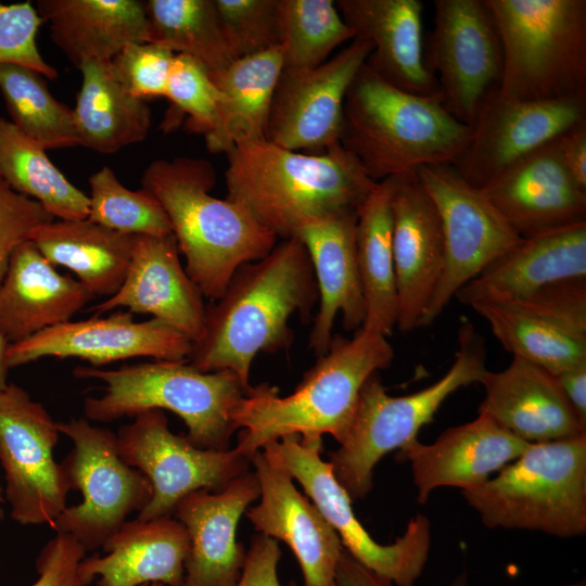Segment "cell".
<instances>
[{
  "mask_svg": "<svg viewBox=\"0 0 586 586\" xmlns=\"http://www.w3.org/2000/svg\"><path fill=\"white\" fill-rule=\"evenodd\" d=\"M173 233L135 235L126 277L115 294L90 309L149 314L196 342L204 328V296L180 263Z\"/></svg>",
  "mask_w": 586,
  "mask_h": 586,
  "instance_id": "obj_20",
  "label": "cell"
},
{
  "mask_svg": "<svg viewBox=\"0 0 586 586\" xmlns=\"http://www.w3.org/2000/svg\"><path fill=\"white\" fill-rule=\"evenodd\" d=\"M148 41L201 63L208 74L237 60L214 0H148Z\"/></svg>",
  "mask_w": 586,
  "mask_h": 586,
  "instance_id": "obj_37",
  "label": "cell"
},
{
  "mask_svg": "<svg viewBox=\"0 0 586 586\" xmlns=\"http://www.w3.org/2000/svg\"><path fill=\"white\" fill-rule=\"evenodd\" d=\"M4 501V495H3V486L0 482V521L3 518V509H2V502Z\"/></svg>",
  "mask_w": 586,
  "mask_h": 586,
  "instance_id": "obj_55",
  "label": "cell"
},
{
  "mask_svg": "<svg viewBox=\"0 0 586 586\" xmlns=\"http://www.w3.org/2000/svg\"><path fill=\"white\" fill-rule=\"evenodd\" d=\"M471 308L483 317L501 346L514 357L555 375L586 365V337L570 333L509 302L477 304Z\"/></svg>",
  "mask_w": 586,
  "mask_h": 586,
  "instance_id": "obj_38",
  "label": "cell"
},
{
  "mask_svg": "<svg viewBox=\"0 0 586 586\" xmlns=\"http://www.w3.org/2000/svg\"><path fill=\"white\" fill-rule=\"evenodd\" d=\"M394 177L379 181L356 221V254L366 318L362 329L388 336L396 328L397 293L393 256Z\"/></svg>",
  "mask_w": 586,
  "mask_h": 586,
  "instance_id": "obj_35",
  "label": "cell"
},
{
  "mask_svg": "<svg viewBox=\"0 0 586 586\" xmlns=\"http://www.w3.org/2000/svg\"><path fill=\"white\" fill-rule=\"evenodd\" d=\"M54 218L36 201L15 191L0 176V283L15 247L36 227Z\"/></svg>",
  "mask_w": 586,
  "mask_h": 586,
  "instance_id": "obj_47",
  "label": "cell"
},
{
  "mask_svg": "<svg viewBox=\"0 0 586 586\" xmlns=\"http://www.w3.org/2000/svg\"><path fill=\"white\" fill-rule=\"evenodd\" d=\"M88 219L129 235L171 233L168 217L160 202L146 190L126 188L113 169L103 166L89 178Z\"/></svg>",
  "mask_w": 586,
  "mask_h": 586,
  "instance_id": "obj_41",
  "label": "cell"
},
{
  "mask_svg": "<svg viewBox=\"0 0 586 586\" xmlns=\"http://www.w3.org/2000/svg\"><path fill=\"white\" fill-rule=\"evenodd\" d=\"M462 494L489 528L581 536L586 532V434L530 443L496 476Z\"/></svg>",
  "mask_w": 586,
  "mask_h": 586,
  "instance_id": "obj_9",
  "label": "cell"
},
{
  "mask_svg": "<svg viewBox=\"0 0 586 586\" xmlns=\"http://www.w3.org/2000/svg\"><path fill=\"white\" fill-rule=\"evenodd\" d=\"M53 43L78 68L90 60L111 61L126 46L148 41L145 1L39 0Z\"/></svg>",
  "mask_w": 586,
  "mask_h": 586,
  "instance_id": "obj_31",
  "label": "cell"
},
{
  "mask_svg": "<svg viewBox=\"0 0 586 586\" xmlns=\"http://www.w3.org/2000/svg\"><path fill=\"white\" fill-rule=\"evenodd\" d=\"M586 123V99L520 101L497 89L483 101L455 170L482 189L507 168Z\"/></svg>",
  "mask_w": 586,
  "mask_h": 586,
  "instance_id": "obj_16",
  "label": "cell"
},
{
  "mask_svg": "<svg viewBox=\"0 0 586 586\" xmlns=\"http://www.w3.org/2000/svg\"><path fill=\"white\" fill-rule=\"evenodd\" d=\"M561 586H586V579L582 578V579H578V581H575V582L563 584Z\"/></svg>",
  "mask_w": 586,
  "mask_h": 586,
  "instance_id": "obj_56",
  "label": "cell"
},
{
  "mask_svg": "<svg viewBox=\"0 0 586 586\" xmlns=\"http://www.w3.org/2000/svg\"><path fill=\"white\" fill-rule=\"evenodd\" d=\"M486 354L483 337L470 321H463L454 361L435 383L409 395L391 396L378 372L365 382L349 430L329 461L351 499L369 494L380 459L416 442L420 429L433 421L451 394L481 382L487 371Z\"/></svg>",
  "mask_w": 586,
  "mask_h": 586,
  "instance_id": "obj_7",
  "label": "cell"
},
{
  "mask_svg": "<svg viewBox=\"0 0 586 586\" xmlns=\"http://www.w3.org/2000/svg\"><path fill=\"white\" fill-rule=\"evenodd\" d=\"M428 68L445 109L472 128L487 94L497 89L502 50L484 0H435Z\"/></svg>",
  "mask_w": 586,
  "mask_h": 586,
  "instance_id": "obj_15",
  "label": "cell"
},
{
  "mask_svg": "<svg viewBox=\"0 0 586 586\" xmlns=\"http://www.w3.org/2000/svg\"><path fill=\"white\" fill-rule=\"evenodd\" d=\"M417 176L437 211L444 238L443 270L418 328L431 326L457 292L515 246L520 238L482 189L451 165H429Z\"/></svg>",
  "mask_w": 586,
  "mask_h": 586,
  "instance_id": "obj_12",
  "label": "cell"
},
{
  "mask_svg": "<svg viewBox=\"0 0 586 586\" xmlns=\"http://www.w3.org/2000/svg\"><path fill=\"white\" fill-rule=\"evenodd\" d=\"M226 155V199L281 240L310 225L358 215L378 183L341 143L313 154L260 140Z\"/></svg>",
  "mask_w": 586,
  "mask_h": 586,
  "instance_id": "obj_2",
  "label": "cell"
},
{
  "mask_svg": "<svg viewBox=\"0 0 586 586\" xmlns=\"http://www.w3.org/2000/svg\"><path fill=\"white\" fill-rule=\"evenodd\" d=\"M471 135L440 97L400 90L366 63L345 95L340 143L375 182L423 166L453 165Z\"/></svg>",
  "mask_w": 586,
  "mask_h": 586,
  "instance_id": "obj_5",
  "label": "cell"
},
{
  "mask_svg": "<svg viewBox=\"0 0 586 586\" xmlns=\"http://www.w3.org/2000/svg\"><path fill=\"white\" fill-rule=\"evenodd\" d=\"M42 23L30 2H0V64H18L44 78H56L58 71L44 61L36 42Z\"/></svg>",
  "mask_w": 586,
  "mask_h": 586,
  "instance_id": "obj_45",
  "label": "cell"
},
{
  "mask_svg": "<svg viewBox=\"0 0 586 586\" xmlns=\"http://www.w3.org/2000/svg\"><path fill=\"white\" fill-rule=\"evenodd\" d=\"M140 181L164 208L184 269L211 302L240 266L265 257L278 243L243 208L211 194L216 171L204 158L154 160Z\"/></svg>",
  "mask_w": 586,
  "mask_h": 586,
  "instance_id": "obj_4",
  "label": "cell"
},
{
  "mask_svg": "<svg viewBox=\"0 0 586 586\" xmlns=\"http://www.w3.org/2000/svg\"><path fill=\"white\" fill-rule=\"evenodd\" d=\"M336 586H393V583L364 566L343 549L335 574Z\"/></svg>",
  "mask_w": 586,
  "mask_h": 586,
  "instance_id": "obj_51",
  "label": "cell"
},
{
  "mask_svg": "<svg viewBox=\"0 0 586 586\" xmlns=\"http://www.w3.org/2000/svg\"><path fill=\"white\" fill-rule=\"evenodd\" d=\"M484 413L527 443L564 440L586 434L558 379L546 369L512 356L504 370H487L480 382Z\"/></svg>",
  "mask_w": 586,
  "mask_h": 586,
  "instance_id": "obj_26",
  "label": "cell"
},
{
  "mask_svg": "<svg viewBox=\"0 0 586 586\" xmlns=\"http://www.w3.org/2000/svg\"><path fill=\"white\" fill-rule=\"evenodd\" d=\"M60 431L47 409L21 386L0 394V464L4 500L21 525H49L67 507L71 492L53 456Z\"/></svg>",
  "mask_w": 586,
  "mask_h": 586,
  "instance_id": "obj_14",
  "label": "cell"
},
{
  "mask_svg": "<svg viewBox=\"0 0 586 586\" xmlns=\"http://www.w3.org/2000/svg\"><path fill=\"white\" fill-rule=\"evenodd\" d=\"M78 69L81 85L73 109L78 144L112 154L143 141L151 128V110L122 85L111 61H86Z\"/></svg>",
  "mask_w": 586,
  "mask_h": 586,
  "instance_id": "obj_33",
  "label": "cell"
},
{
  "mask_svg": "<svg viewBox=\"0 0 586 586\" xmlns=\"http://www.w3.org/2000/svg\"><path fill=\"white\" fill-rule=\"evenodd\" d=\"M93 297L27 240L13 251L0 283V333L9 344L24 341L69 321Z\"/></svg>",
  "mask_w": 586,
  "mask_h": 586,
  "instance_id": "obj_28",
  "label": "cell"
},
{
  "mask_svg": "<svg viewBox=\"0 0 586 586\" xmlns=\"http://www.w3.org/2000/svg\"><path fill=\"white\" fill-rule=\"evenodd\" d=\"M133 418L116 437L123 460L140 471L152 487L151 499L137 520L173 517L189 494L221 491L250 470L251 460L237 448L202 449L186 435L173 433L163 410H146Z\"/></svg>",
  "mask_w": 586,
  "mask_h": 586,
  "instance_id": "obj_13",
  "label": "cell"
},
{
  "mask_svg": "<svg viewBox=\"0 0 586 586\" xmlns=\"http://www.w3.org/2000/svg\"><path fill=\"white\" fill-rule=\"evenodd\" d=\"M191 346L187 336L160 320L136 321L132 313L117 310L104 317L69 320L10 344L7 360L13 368L43 357H75L100 368L136 357L183 361Z\"/></svg>",
  "mask_w": 586,
  "mask_h": 586,
  "instance_id": "obj_18",
  "label": "cell"
},
{
  "mask_svg": "<svg viewBox=\"0 0 586 586\" xmlns=\"http://www.w3.org/2000/svg\"><path fill=\"white\" fill-rule=\"evenodd\" d=\"M484 2L501 42V95L520 101L586 99L585 0Z\"/></svg>",
  "mask_w": 586,
  "mask_h": 586,
  "instance_id": "obj_8",
  "label": "cell"
},
{
  "mask_svg": "<svg viewBox=\"0 0 586 586\" xmlns=\"http://www.w3.org/2000/svg\"><path fill=\"white\" fill-rule=\"evenodd\" d=\"M135 235L85 219H53L34 229L29 240L53 265L75 273L93 295L110 297L120 288Z\"/></svg>",
  "mask_w": 586,
  "mask_h": 586,
  "instance_id": "obj_32",
  "label": "cell"
},
{
  "mask_svg": "<svg viewBox=\"0 0 586 586\" xmlns=\"http://www.w3.org/2000/svg\"><path fill=\"white\" fill-rule=\"evenodd\" d=\"M0 92L10 122L46 150L79 145L73 109L52 95L41 74L0 64Z\"/></svg>",
  "mask_w": 586,
  "mask_h": 586,
  "instance_id": "obj_39",
  "label": "cell"
},
{
  "mask_svg": "<svg viewBox=\"0 0 586 586\" xmlns=\"http://www.w3.org/2000/svg\"><path fill=\"white\" fill-rule=\"evenodd\" d=\"M86 552L72 536L55 533L36 559L38 577L31 586H85L78 568Z\"/></svg>",
  "mask_w": 586,
  "mask_h": 586,
  "instance_id": "obj_48",
  "label": "cell"
},
{
  "mask_svg": "<svg viewBox=\"0 0 586 586\" xmlns=\"http://www.w3.org/2000/svg\"><path fill=\"white\" fill-rule=\"evenodd\" d=\"M237 59L281 44L279 0H214Z\"/></svg>",
  "mask_w": 586,
  "mask_h": 586,
  "instance_id": "obj_42",
  "label": "cell"
},
{
  "mask_svg": "<svg viewBox=\"0 0 586 586\" xmlns=\"http://www.w3.org/2000/svg\"><path fill=\"white\" fill-rule=\"evenodd\" d=\"M528 445L491 417L479 413L470 422L445 430L432 444L417 440L399 450L398 458L410 462L417 500L422 505L438 487L467 491L480 486Z\"/></svg>",
  "mask_w": 586,
  "mask_h": 586,
  "instance_id": "obj_24",
  "label": "cell"
},
{
  "mask_svg": "<svg viewBox=\"0 0 586 586\" xmlns=\"http://www.w3.org/2000/svg\"><path fill=\"white\" fill-rule=\"evenodd\" d=\"M165 98L178 112L189 117L191 130L204 137L216 130L222 95L206 68L196 60L175 54Z\"/></svg>",
  "mask_w": 586,
  "mask_h": 586,
  "instance_id": "obj_43",
  "label": "cell"
},
{
  "mask_svg": "<svg viewBox=\"0 0 586 586\" xmlns=\"http://www.w3.org/2000/svg\"><path fill=\"white\" fill-rule=\"evenodd\" d=\"M175 53L151 42L126 46L111 64L122 85L136 98L166 97L169 71Z\"/></svg>",
  "mask_w": 586,
  "mask_h": 586,
  "instance_id": "obj_44",
  "label": "cell"
},
{
  "mask_svg": "<svg viewBox=\"0 0 586 586\" xmlns=\"http://www.w3.org/2000/svg\"><path fill=\"white\" fill-rule=\"evenodd\" d=\"M77 379L103 383L100 396L84 400L90 422H113L151 410H169L184 422L186 437L196 447L229 449L237 431L233 415L250 387L230 370L204 372L187 360H153L118 369L78 366Z\"/></svg>",
  "mask_w": 586,
  "mask_h": 586,
  "instance_id": "obj_6",
  "label": "cell"
},
{
  "mask_svg": "<svg viewBox=\"0 0 586 586\" xmlns=\"http://www.w3.org/2000/svg\"><path fill=\"white\" fill-rule=\"evenodd\" d=\"M316 301L306 247L297 238L281 240L265 257L240 266L222 295L206 305L203 333L187 361L204 372L230 370L250 387L255 356L289 347L291 316L308 319Z\"/></svg>",
  "mask_w": 586,
  "mask_h": 586,
  "instance_id": "obj_1",
  "label": "cell"
},
{
  "mask_svg": "<svg viewBox=\"0 0 586 586\" xmlns=\"http://www.w3.org/2000/svg\"><path fill=\"white\" fill-rule=\"evenodd\" d=\"M72 448L61 464L71 491L81 501L67 506L50 528L75 538L86 551L102 548L133 512L150 501L149 480L127 464L117 449L116 433L86 418L58 422Z\"/></svg>",
  "mask_w": 586,
  "mask_h": 586,
  "instance_id": "obj_10",
  "label": "cell"
},
{
  "mask_svg": "<svg viewBox=\"0 0 586 586\" xmlns=\"http://www.w3.org/2000/svg\"><path fill=\"white\" fill-rule=\"evenodd\" d=\"M555 141L520 160L482 188L522 239L586 222V189L565 169Z\"/></svg>",
  "mask_w": 586,
  "mask_h": 586,
  "instance_id": "obj_21",
  "label": "cell"
},
{
  "mask_svg": "<svg viewBox=\"0 0 586 586\" xmlns=\"http://www.w3.org/2000/svg\"><path fill=\"white\" fill-rule=\"evenodd\" d=\"M586 278V222L524 238L456 294L459 303L508 302L547 284Z\"/></svg>",
  "mask_w": 586,
  "mask_h": 586,
  "instance_id": "obj_27",
  "label": "cell"
},
{
  "mask_svg": "<svg viewBox=\"0 0 586 586\" xmlns=\"http://www.w3.org/2000/svg\"><path fill=\"white\" fill-rule=\"evenodd\" d=\"M555 142L565 169L586 189V123L563 132Z\"/></svg>",
  "mask_w": 586,
  "mask_h": 586,
  "instance_id": "obj_50",
  "label": "cell"
},
{
  "mask_svg": "<svg viewBox=\"0 0 586 586\" xmlns=\"http://www.w3.org/2000/svg\"><path fill=\"white\" fill-rule=\"evenodd\" d=\"M393 256L400 332L418 329L444 265L441 220L417 173L394 177Z\"/></svg>",
  "mask_w": 586,
  "mask_h": 586,
  "instance_id": "obj_23",
  "label": "cell"
},
{
  "mask_svg": "<svg viewBox=\"0 0 586 586\" xmlns=\"http://www.w3.org/2000/svg\"><path fill=\"white\" fill-rule=\"evenodd\" d=\"M449 586H468V577L466 572L459 573L453 582L449 584Z\"/></svg>",
  "mask_w": 586,
  "mask_h": 586,
  "instance_id": "obj_54",
  "label": "cell"
},
{
  "mask_svg": "<svg viewBox=\"0 0 586 586\" xmlns=\"http://www.w3.org/2000/svg\"><path fill=\"white\" fill-rule=\"evenodd\" d=\"M322 448V437L288 435L267 444L262 450L301 484L354 559L397 586H412L429 558V519L417 514L393 544L377 543L356 518L352 499L336 481L331 463L321 459Z\"/></svg>",
  "mask_w": 586,
  "mask_h": 586,
  "instance_id": "obj_11",
  "label": "cell"
},
{
  "mask_svg": "<svg viewBox=\"0 0 586 586\" xmlns=\"http://www.w3.org/2000/svg\"><path fill=\"white\" fill-rule=\"evenodd\" d=\"M394 358L387 337L365 329L353 339L333 335L327 352L288 396L268 383L251 386L233 415L235 448L250 460L267 444L288 435L330 434L341 444L365 382Z\"/></svg>",
  "mask_w": 586,
  "mask_h": 586,
  "instance_id": "obj_3",
  "label": "cell"
},
{
  "mask_svg": "<svg viewBox=\"0 0 586 586\" xmlns=\"http://www.w3.org/2000/svg\"><path fill=\"white\" fill-rule=\"evenodd\" d=\"M46 149L0 117V176L15 192L39 203L54 219H85L89 198L51 162Z\"/></svg>",
  "mask_w": 586,
  "mask_h": 586,
  "instance_id": "obj_36",
  "label": "cell"
},
{
  "mask_svg": "<svg viewBox=\"0 0 586 586\" xmlns=\"http://www.w3.org/2000/svg\"><path fill=\"white\" fill-rule=\"evenodd\" d=\"M9 342L0 333V394L8 386V370L10 369L7 360Z\"/></svg>",
  "mask_w": 586,
  "mask_h": 586,
  "instance_id": "obj_53",
  "label": "cell"
},
{
  "mask_svg": "<svg viewBox=\"0 0 586 586\" xmlns=\"http://www.w3.org/2000/svg\"><path fill=\"white\" fill-rule=\"evenodd\" d=\"M251 463L260 487L259 504L245 511L254 528L291 548L303 586H336V566L344 549L337 533L278 461L259 450Z\"/></svg>",
  "mask_w": 586,
  "mask_h": 586,
  "instance_id": "obj_19",
  "label": "cell"
},
{
  "mask_svg": "<svg viewBox=\"0 0 586 586\" xmlns=\"http://www.w3.org/2000/svg\"><path fill=\"white\" fill-rule=\"evenodd\" d=\"M285 73L314 69L355 35L332 0H279Z\"/></svg>",
  "mask_w": 586,
  "mask_h": 586,
  "instance_id": "obj_40",
  "label": "cell"
},
{
  "mask_svg": "<svg viewBox=\"0 0 586 586\" xmlns=\"http://www.w3.org/2000/svg\"><path fill=\"white\" fill-rule=\"evenodd\" d=\"M556 377L573 410L586 425V365L572 368Z\"/></svg>",
  "mask_w": 586,
  "mask_h": 586,
  "instance_id": "obj_52",
  "label": "cell"
},
{
  "mask_svg": "<svg viewBox=\"0 0 586 586\" xmlns=\"http://www.w3.org/2000/svg\"><path fill=\"white\" fill-rule=\"evenodd\" d=\"M336 8L355 38L371 42L366 65L390 85L409 93L440 97L422 47L420 0H337Z\"/></svg>",
  "mask_w": 586,
  "mask_h": 586,
  "instance_id": "obj_25",
  "label": "cell"
},
{
  "mask_svg": "<svg viewBox=\"0 0 586 586\" xmlns=\"http://www.w3.org/2000/svg\"><path fill=\"white\" fill-rule=\"evenodd\" d=\"M281 549L275 538L258 533L251 542L241 577L235 586H281L278 563ZM289 586H296L291 582Z\"/></svg>",
  "mask_w": 586,
  "mask_h": 586,
  "instance_id": "obj_49",
  "label": "cell"
},
{
  "mask_svg": "<svg viewBox=\"0 0 586 586\" xmlns=\"http://www.w3.org/2000/svg\"><path fill=\"white\" fill-rule=\"evenodd\" d=\"M281 47L234 60L209 74L222 95L216 130L205 137L212 153H227L233 146L265 140L272 98L282 74Z\"/></svg>",
  "mask_w": 586,
  "mask_h": 586,
  "instance_id": "obj_34",
  "label": "cell"
},
{
  "mask_svg": "<svg viewBox=\"0 0 586 586\" xmlns=\"http://www.w3.org/2000/svg\"><path fill=\"white\" fill-rule=\"evenodd\" d=\"M254 471L239 475L218 492L198 491L186 496L174 515L189 536L182 586H235L246 551L237 543V526L251 502L259 498Z\"/></svg>",
  "mask_w": 586,
  "mask_h": 586,
  "instance_id": "obj_22",
  "label": "cell"
},
{
  "mask_svg": "<svg viewBox=\"0 0 586 586\" xmlns=\"http://www.w3.org/2000/svg\"><path fill=\"white\" fill-rule=\"evenodd\" d=\"M508 302L570 333L586 337V278L557 281Z\"/></svg>",
  "mask_w": 586,
  "mask_h": 586,
  "instance_id": "obj_46",
  "label": "cell"
},
{
  "mask_svg": "<svg viewBox=\"0 0 586 586\" xmlns=\"http://www.w3.org/2000/svg\"><path fill=\"white\" fill-rule=\"evenodd\" d=\"M371 51L370 41L354 38L314 69L282 72L272 98L265 140L313 154L340 143L346 92Z\"/></svg>",
  "mask_w": 586,
  "mask_h": 586,
  "instance_id": "obj_17",
  "label": "cell"
},
{
  "mask_svg": "<svg viewBox=\"0 0 586 586\" xmlns=\"http://www.w3.org/2000/svg\"><path fill=\"white\" fill-rule=\"evenodd\" d=\"M189 545L175 517L126 521L103 545L104 555L81 560L79 575L85 586H182Z\"/></svg>",
  "mask_w": 586,
  "mask_h": 586,
  "instance_id": "obj_29",
  "label": "cell"
},
{
  "mask_svg": "<svg viewBox=\"0 0 586 586\" xmlns=\"http://www.w3.org/2000/svg\"><path fill=\"white\" fill-rule=\"evenodd\" d=\"M358 215H345L302 229L297 238L306 247L318 290L319 307L309 333V347L324 354L339 314L346 331L362 328L366 305L356 254Z\"/></svg>",
  "mask_w": 586,
  "mask_h": 586,
  "instance_id": "obj_30",
  "label": "cell"
},
{
  "mask_svg": "<svg viewBox=\"0 0 586 586\" xmlns=\"http://www.w3.org/2000/svg\"><path fill=\"white\" fill-rule=\"evenodd\" d=\"M142 586H165V585L160 584V583H152V584H146V585H142Z\"/></svg>",
  "mask_w": 586,
  "mask_h": 586,
  "instance_id": "obj_57",
  "label": "cell"
}]
</instances>
